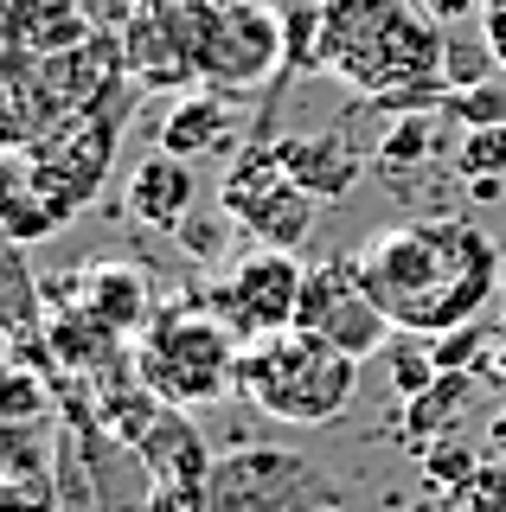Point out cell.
<instances>
[{
    "mask_svg": "<svg viewBox=\"0 0 506 512\" xmlns=\"http://www.w3.org/2000/svg\"><path fill=\"white\" fill-rule=\"evenodd\" d=\"M353 263L391 327L423 333V340L474 327L500 288L494 237L474 218H449V212L385 224L353 250Z\"/></svg>",
    "mask_w": 506,
    "mask_h": 512,
    "instance_id": "6da1fadb",
    "label": "cell"
},
{
    "mask_svg": "<svg viewBox=\"0 0 506 512\" xmlns=\"http://www.w3.org/2000/svg\"><path fill=\"white\" fill-rule=\"evenodd\" d=\"M436 13L417 0H314V64L359 90L372 109L417 116L449 103Z\"/></svg>",
    "mask_w": 506,
    "mask_h": 512,
    "instance_id": "7a4b0ae2",
    "label": "cell"
},
{
    "mask_svg": "<svg viewBox=\"0 0 506 512\" xmlns=\"http://www.w3.org/2000/svg\"><path fill=\"white\" fill-rule=\"evenodd\" d=\"M353 391H359V359L302 327L250 340L237 359V397L276 423H308V429L340 423Z\"/></svg>",
    "mask_w": 506,
    "mask_h": 512,
    "instance_id": "3957f363",
    "label": "cell"
},
{
    "mask_svg": "<svg viewBox=\"0 0 506 512\" xmlns=\"http://www.w3.org/2000/svg\"><path fill=\"white\" fill-rule=\"evenodd\" d=\"M244 340L212 308H154V320L135 333V365L167 404L205 410L237 391Z\"/></svg>",
    "mask_w": 506,
    "mask_h": 512,
    "instance_id": "277c9868",
    "label": "cell"
},
{
    "mask_svg": "<svg viewBox=\"0 0 506 512\" xmlns=\"http://www.w3.org/2000/svg\"><path fill=\"white\" fill-rule=\"evenodd\" d=\"M161 13L186 52V71L218 90L263 84L282 64V52H289L282 45V20L270 7H257V0H231V7L225 0H173Z\"/></svg>",
    "mask_w": 506,
    "mask_h": 512,
    "instance_id": "5b68a950",
    "label": "cell"
},
{
    "mask_svg": "<svg viewBox=\"0 0 506 512\" xmlns=\"http://www.w3.org/2000/svg\"><path fill=\"white\" fill-rule=\"evenodd\" d=\"M205 500L212 512H340V480L302 448L250 442L212 461Z\"/></svg>",
    "mask_w": 506,
    "mask_h": 512,
    "instance_id": "8992f818",
    "label": "cell"
},
{
    "mask_svg": "<svg viewBox=\"0 0 506 512\" xmlns=\"http://www.w3.org/2000/svg\"><path fill=\"white\" fill-rule=\"evenodd\" d=\"M218 212L263 250H302L314 218H321V199L282 167L270 141H250V148L231 160L225 186H218Z\"/></svg>",
    "mask_w": 506,
    "mask_h": 512,
    "instance_id": "52a82bcc",
    "label": "cell"
},
{
    "mask_svg": "<svg viewBox=\"0 0 506 512\" xmlns=\"http://www.w3.org/2000/svg\"><path fill=\"white\" fill-rule=\"evenodd\" d=\"M295 327L314 333V340L353 352V359H372V352L391 346V320L385 308L372 301L366 276H359L353 256H327V263H314L302 276V308H295Z\"/></svg>",
    "mask_w": 506,
    "mask_h": 512,
    "instance_id": "ba28073f",
    "label": "cell"
},
{
    "mask_svg": "<svg viewBox=\"0 0 506 512\" xmlns=\"http://www.w3.org/2000/svg\"><path fill=\"white\" fill-rule=\"evenodd\" d=\"M302 276L308 269L295 263V250H250L231 263V276L212 288V308L237 340H270V333H289L295 327V308H302Z\"/></svg>",
    "mask_w": 506,
    "mask_h": 512,
    "instance_id": "9c48e42d",
    "label": "cell"
},
{
    "mask_svg": "<svg viewBox=\"0 0 506 512\" xmlns=\"http://www.w3.org/2000/svg\"><path fill=\"white\" fill-rule=\"evenodd\" d=\"M109 148H116V122H109V116H97V122H65L52 141H39V148L26 154V167H33V180L45 186V199L71 218L77 205H90V192L103 186Z\"/></svg>",
    "mask_w": 506,
    "mask_h": 512,
    "instance_id": "30bf717a",
    "label": "cell"
},
{
    "mask_svg": "<svg viewBox=\"0 0 506 512\" xmlns=\"http://www.w3.org/2000/svg\"><path fill=\"white\" fill-rule=\"evenodd\" d=\"M0 327L13 340V359L33 365V372L52 378V346H45V288L26 269V244L0 231Z\"/></svg>",
    "mask_w": 506,
    "mask_h": 512,
    "instance_id": "8fae6325",
    "label": "cell"
},
{
    "mask_svg": "<svg viewBox=\"0 0 506 512\" xmlns=\"http://www.w3.org/2000/svg\"><path fill=\"white\" fill-rule=\"evenodd\" d=\"M52 288H65V295H77L90 314H103L116 333H135L154 320V288H148V276L141 269H129V263H90L84 276H65V282H52Z\"/></svg>",
    "mask_w": 506,
    "mask_h": 512,
    "instance_id": "7c38bea8",
    "label": "cell"
},
{
    "mask_svg": "<svg viewBox=\"0 0 506 512\" xmlns=\"http://www.w3.org/2000/svg\"><path fill=\"white\" fill-rule=\"evenodd\" d=\"M270 148H276V160H282V167H289L321 205L346 199V192H353V180H359V167H366V160H359V148H353L346 135H282V141H270Z\"/></svg>",
    "mask_w": 506,
    "mask_h": 512,
    "instance_id": "4fadbf2b",
    "label": "cell"
},
{
    "mask_svg": "<svg viewBox=\"0 0 506 512\" xmlns=\"http://www.w3.org/2000/svg\"><path fill=\"white\" fill-rule=\"evenodd\" d=\"M129 212L154 231H186V218H193V160L148 154L129 173Z\"/></svg>",
    "mask_w": 506,
    "mask_h": 512,
    "instance_id": "5bb4252c",
    "label": "cell"
},
{
    "mask_svg": "<svg viewBox=\"0 0 506 512\" xmlns=\"http://www.w3.org/2000/svg\"><path fill=\"white\" fill-rule=\"evenodd\" d=\"M58 224H65V212L45 199V186L33 180L26 154H0V231L20 237V244H39Z\"/></svg>",
    "mask_w": 506,
    "mask_h": 512,
    "instance_id": "9a60e30c",
    "label": "cell"
},
{
    "mask_svg": "<svg viewBox=\"0 0 506 512\" xmlns=\"http://www.w3.org/2000/svg\"><path fill=\"white\" fill-rule=\"evenodd\" d=\"M225 141H231V103H225V96H212V90L173 103L167 122H161V154H180V160L225 154Z\"/></svg>",
    "mask_w": 506,
    "mask_h": 512,
    "instance_id": "2e32d148",
    "label": "cell"
},
{
    "mask_svg": "<svg viewBox=\"0 0 506 512\" xmlns=\"http://www.w3.org/2000/svg\"><path fill=\"white\" fill-rule=\"evenodd\" d=\"M39 423H58L52 378L20 359H0V429H39Z\"/></svg>",
    "mask_w": 506,
    "mask_h": 512,
    "instance_id": "e0dca14e",
    "label": "cell"
},
{
    "mask_svg": "<svg viewBox=\"0 0 506 512\" xmlns=\"http://www.w3.org/2000/svg\"><path fill=\"white\" fill-rule=\"evenodd\" d=\"M474 397V372H442L430 391H417V397H404V442L410 448H430L442 429L455 423V416H462V404Z\"/></svg>",
    "mask_w": 506,
    "mask_h": 512,
    "instance_id": "ac0fdd59",
    "label": "cell"
},
{
    "mask_svg": "<svg viewBox=\"0 0 506 512\" xmlns=\"http://www.w3.org/2000/svg\"><path fill=\"white\" fill-rule=\"evenodd\" d=\"M449 167L462 173L468 186L500 180V173H506V122H494V128H468V135H462V148L449 154Z\"/></svg>",
    "mask_w": 506,
    "mask_h": 512,
    "instance_id": "d6986e66",
    "label": "cell"
},
{
    "mask_svg": "<svg viewBox=\"0 0 506 512\" xmlns=\"http://www.w3.org/2000/svg\"><path fill=\"white\" fill-rule=\"evenodd\" d=\"M0 512H65V500H58V468L0 474Z\"/></svg>",
    "mask_w": 506,
    "mask_h": 512,
    "instance_id": "ffe728a7",
    "label": "cell"
},
{
    "mask_svg": "<svg viewBox=\"0 0 506 512\" xmlns=\"http://www.w3.org/2000/svg\"><path fill=\"white\" fill-rule=\"evenodd\" d=\"M430 148H436V116H430V109H417V116H404L385 141H378V167H385V173L417 167V160H430Z\"/></svg>",
    "mask_w": 506,
    "mask_h": 512,
    "instance_id": "44dd1931",
    "label": "cell"
},
{
    "mask_svg": "<svg viewBox=\"0 0 506 512\" xmlns=\"http://www.w3.org/2000/svg\"><path fill=\"white\" fill-rule=\"evenodd\" d=\"M385 359H391V384H398L404 397L430 391V384L442 378V359H436L430 346H423V333H404V340H391V346H385Z\"/></svg>",
    "mask_w": 506,
    "mask_h": 512,
    "instance_id": "7402d4cb",
    "label": "cell"
},
{
    "mask_svg": "<svg viewBox=\"0 0 506 512\" xmlns=\"http://www.w3.org/2000/svg\"><path fill=\"white\" fill-rule=\"evenodd\" d=\"M442 116H455L462 128H494L506 122V84H474V90H449V103H442Z\"/></svg>",
    "mask_w": 506,
    "mask_h": 512,
    "instance_id": "603a6c76",
    "label": "cell"
},
{
    "mask_svg": "<svg viewBox=\"0 0 506 512\" xmlns=\"http://www.w3.org/2000/svg\"><path fill=\"white\" fill-rule=\"evenodd\" d=\"M423 468H430V480H442V487H455V493H462L468 480H474V468H481V461H474L462 442H430V448H423Z\"/></svg>",
    "mask_w": 506,
    "mask_h": 512,
    "instance_id": "cb8c5ba5",
    "label": "cell"
},
{
    "mask_svg": "<svg viewBox=\"0 0 506 512\" xmlns=\"http://www.w3.org/2000/svg\"><path fill=\"white\" fill-rule=\"evenodd\" d=\"M442 77H449V90L487 84V52L474 39H449V52H442Z\"/></svg>",
    "mask_w": 506,
    "mask_h": 512,
    "instance_id": "d4e9b609",
    "label": "cell"
},
{
    "mask_svg": "<svg viewBox=\"0 0 506 512\" xmlns=\"http://www.w3.org/2000/svg\"><path fill=\"white\" fill-rule=\"evenodd\" d=\"M462 506L468 512H506V461H481L474 480L462 487Z\"/></svg>",
    "mask_w": 506,
    "mask_h": 512,
    "instance_id": "484cf974",
    "label": "cell"
},
{
    "mask_svg": "<svg viewBox=\"0 0 506 512\" xmlns=\"http://www.w3.org/2000/svg\"><path fill=\"white\" fill-rule=\"evenodd\" d=\"M148 512H212V500H205V480H154Z\"/></svg>",
    "mask_w": 506,
    "mask_h": 512,
    "instance_id": "4316f807",
    "label": "cell"
},
{
    "mask_svg": "<svg viewBox=\"0 0 506 512\" xmlns=\"http://www.w3.org/2000/svg\"><path fill=\"white\" fill-rule=\"evenodd\" d=\"M423 7H430L436 20H462V13H474V0H423Z\"/></svg>",
    "mask_w": 506,
    "mask_h": 512,
    "instance_id": "83f0119b",
    "label": "cell"
},
{
    "mask_svg": "<svg viewBox=\"0 0 506 512\" xmlns=\"http://www.w3.org/2000/svg\"><path fill=\"white\" fill-rule=\"evenodd\" d=\"M494 448H500V455H506V416H500V423H494Z\"/></svg>",
    "mask_w": 506,
    "mask_h": 512,
    "instance_id": "f1b7e54d",
    "label": "cell"
},
{
    "mask_svg": "<svg viewBox=\"0 0 506 512\" xmlns=\"http://www.w3.org/2000/svg\"><path fill=\"white\" fill-rule=\"evenodd\" d=\"M0 359H13V340H7V327H0Z\"/></svg>",
    "mask_w": 506,
    "mask_h": 512,
    "instance_id": "f546056e",
    "label": "cell"
},
{
    "mask_svg": "<svg viewBox=\"0 0 506 512\" xmlns=\"http://www.w3.org/2000/svg\"><path fill=\"white\" fill-rule=\"evenodd\" d=\"M289 7H308V0H289Z\"/></svg>",
    "mask_w": 506,
    "mask_h": 512,
    "instance_id": "4dcf8cb0",
    "label": "cell"
}]
</instances>
